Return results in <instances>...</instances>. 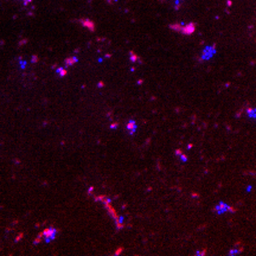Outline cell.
Instances as JSON below:
<instances>
[{
    "label": "cell",
    "instance_id": "cell-1",
    "mask_svg": "<svg viewBox=\"0 0 256 256\" xmlns=\"http://www.w3.org/2000/svg\"><path fill=\"white\" fill-rule=\"evenodd\" d=\"M42 236L44 237L45 242H51L52 239H55V237L57 236V230L55 228H49L44 230L42 232Z\"/></svg>",
    "mask_w": 256,
    "mask_h": 256
},
{
    "label": "cell",
    "instance_id": "cell-2",
    "mask_svg": "<svg viewBox=\"0 0 256 256\" xmlns=\"http://www.w3.org/2000/svg\"><path fill=\"white\" fill-rule=\"evenodd\" d=\"M213 210H215V212H217V213H224V212H227V211L235 212V209L231 208V206H229V205H227L225 203H219V204H217V206H216Z\"/></svg>",
    "mask_w": 256,
    "mask_h": 256
},
{
    "label": "cell",
    "instance_id": "cell-3",
    "mask_svg": "<svg viewBox=\"0 0 256 256\" xmlns=\"http://www.w3.org/2000/svg\"><path fill=\"white\" fill-rule=\"evenodd\" d=\"M194 28H196V25H194L193 23H190V24H187V25H183L182 32H183L184 35H192V33L194 32Z\"/></svg>",
    "mask_w": 256,
    "mask_h": 256
},
{
    "label": "cell",
    "instance_id": "cell-4",
    "mask_svg": "<svg viewBox=\"0 0 256 256\" xmlns=\"http://www.w3.org/2000/svg\"><path fill=\"white\" fill-rule=\"evenodd\" d=\"M127 129H128V132H129V134L132 135V134H134V132L137 130V122L134 121V120H129L127 122Z\"/></svg>",
    "mask_w": 256,
    "mask_h": 256
},
{
    "label": "cell",
    "instance_id": "cell-5",
    "mask_svg": "<svg viewBox=\"0 0 256 256\" xmlns=\"http://www.w3.org/2000/svg\"><path fill=\"white\" fill-rule=\"evenodd\" d=\"M77 62V57H70V58H66L65 59V65H73V64Z\"/></svg>",
    "mask_w": 256,
    "mask_h": 256
},
{
    "label": "cell",
    "instance_id": "cell-6",
    "mask_svg": "<svg viewBox=\"0 0 256 256\" xmlns=\"http://www.w3.org/2000/svg\"><path fill=\"white\" fill-rule=\"evenodd\" d=\"M82 23H83V25H84V26H87V27L89 26L91 31L94 30V24H92V23L90 21V20H82Z\"/></svg>",
    "mask_w": 256,
    "mask_h": 256
},
{
    "label": "cell",
    "instance_id": "cell-7",
    "mask_svg": "<svg viewBox=\"0 0 256 256\" xmlns=\"http://www.w3.org/2000/svg\"><path fill=\"white\" fill-rule=\"evenodd\" d=\"M57 73H58L59 76H65V75H66V70L63 69V68H61V69H58V71H57Z\"/></svg>",
    "mask_w": 256,
    "mask_h": 256
},
{
    "label": "cell",
    "instance_id": "cell-8",
    "mask_svg": "<svg viewBox=\"0 0 256 256\" xmlns=\"http://www.w3.org/2000/svg\"><path fill=\"white\" fill-rule=\"evenodd\" d=\"M20 1H23V4H24V5H28L32 0H20Z\"/></svg>",
    "mask_w": 256,
    "mask_h": 256
}]
</instances>
